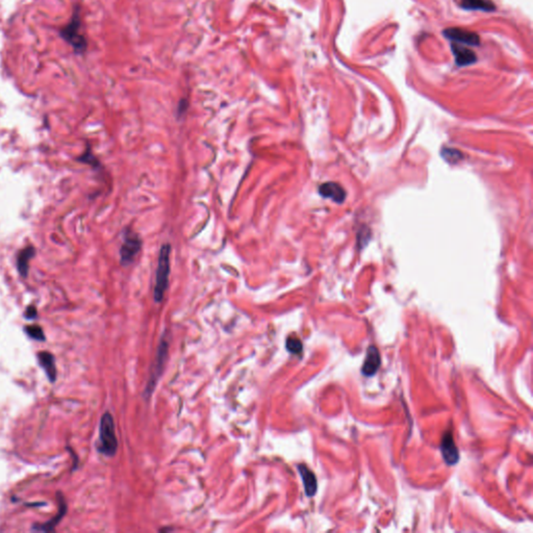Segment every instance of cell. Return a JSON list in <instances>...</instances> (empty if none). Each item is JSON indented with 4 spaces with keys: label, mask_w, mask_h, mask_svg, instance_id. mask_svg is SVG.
Segmentation results:
<instances>
[{
    "label": "cell",
    "mask_w": 533,
    "mask_h": 533,
    "mask_svg": "<svg viewBox=\"0 0 533 533\" xmlns=\"http://www.w3.org/2000/svg\"><path fill=\"white\" fill-rule=\"evenodd\" d=\"M170 252H171V246L169 245V244H164L160 250L157 275H155L154 291H153V297H154V300L157 302L163 301L166 291L168 290V286H169Z\"/></svg>",
    "instance_id": "1"
},
{
    "label": "cell",
    "mask_w": 533,
    "mask_h": 533,
    "mask_svg": "<svg viewBox=\"0 0 533 533\" xmlns=\"http://www.w3.org/2000/svg\"><path fill=\"white\" fill-rule=\"evenodd\" d=\"M118 449V439L114 419L109 412H105L100 421L99 427V446L98 450L105 456L112 457Z\"/></svg>",
    "instance_id": "2"
},
{
    "label": "cell",
    "mask_w": 533,
    "mask_h": 533,
    "mask_svg": "<svg viewBox=\"0 0 533 533\" xmlns=\"http://www.w3.org/2000/svg\"><path fill=\"white\" fill-rule=\"evenodd\" d=\"M61 36L67 43L70 44L76 52H83L85 50L86 42L84 37L80 34V19L77 10L74 12L70 23L61 31Z\"/></svg>",
    "instance_id": "3"
},
{
    "label": "cell",
    "mask_w": 533,
    "mask_h": 533,
    "mask_svg": "<svg viewBox=\"0 0 533 533\" xmlns=\"http://www.w3.org/2000/svg\"><path fill=\"white\" fill-rule=\"evenodd\" d=\"M142 242L140 236L132 230L126 229L123 234V243L120 249L121 263L124 265L130 264L140 252Z\"/></svg>",
    "instance_id": "4"
},
{
    "label": "cell",
    "mask_w": 533,
    "mask_h": 533,
    "mask_svg": "<svg viewBox=\"0 0 533 533\" xmlns=\"http://www.w3.org/2000/svg\"><path fill=\"white\" fill-rule=\"evenodd\" d=\"M168 349H169V343L166 340L163 339L161 344H160V347L158 349L157 358H155V360H154V365H153V368H152V373H151V376H150V379L148 381L147 388L145 389V393L144 394H145L146 397H149L153 393V390H154L155 386H157L161 375L163 374V370H164V367H165V364H166V361H167V358H168Z\"/></svg>",
    "instance_id": "5"
},
{
    "label": "cell",
    "mask_w": 533,
    "mask_h": 533,
    "mask_svg": "<svg viewBox=\"0 0 533 533\" xmlns=\"http://www.w3.org/2000/svg\"><path fill=\"white\" fill-rule=\"evenodd\" d=\"M440 452L443 460L448 464L453 465L458 461L459 453L451 432H446L443 434L440 443Z\"/></svg>",
    "instance_id": "6"
},
{
    "label": "cell",
    "mask_w": 533,
    "mask_h": 533,
    "mask_svg": "<svg viewBox=\"0 0 533 533\" xmlns=\"http://www.w3.org/2000/svg\"><path fill=\"white\" fill-rule=\"evenodd\" d=\"M443 35L454 42L468 44V45H472V46L479 45V42H480V38L476 33L462 29V28H457V27L446 29L445 32H443Z\"/></svg>",
    "instance_id": "7"
},
{
    "label": "cell",
    "mask_w": 533,
    "mask_h": 533,
    "mask_svg": "<svg viewBox=\"0 0 533 533\" xmlns=\"http://www.w3.org/2000/svg\"><path fill=\"white\" fill-rule=\"evenodd\" d=\"M380 364H381V360H380V354H379L378 349H377L375 346H370L367 350L366 360L363 365V369H362L363 374L368 377L373 376L377 371H378Z\"/></svg>",
    "instance_id": "8"
},
{
    "label": "cell",
    "mask_w": 533,
    "mask_h": 533,
    "mask_svg": "<svg viewBox=\"0 0 533 533\" xmlns=\"http://www.w3.org/2000/svg\"><path fill=\"white\" fill-rule=\"evenodd\" d=\"M319 193L322 197L333 200L337 203H343L346 198V191L337 183H325L320 186Z\"/></svg>",
    "instance_id": "9"
},
{
    "label": "cell",
    "mask_w": 533,
    "mask_h": 533,
    "mask_svg": "<svg viewBox=\"0 0 533 533\" xmlns=\"http://www.w3.org/2000/svg\"><path fill=\"white\" fill-rule=\"evenodd\" d=\"M298 471L302 478L303 485L305 494L307 497H313L316 495L318 484H317V478L312 470H309L305 464H299L298 465Z\"/></svg>",
    "instance_id": "10"
},
{
    "label": "cell",
    "mask_w": 533,
    "mask_h": 533,
    "mask_svg": "<svg viewBox=\"0 0 533 533\" xmlns=\"http://www.w3.org/2000/svg\"><path fill=\"white\" fill-rule=\"evenodd\" d=\"M451 48L455 55L456 64L458 66L471 65L476 62V54L466 47H463L461 45H458V44L452 43Z\"/></svg>",
    "instance_id": "11"
},
{
    "label": "cell",
    "mask_w": 533,
    "mask_h": 533,
    "mask_svg": "<svg viewBox=\"0 0 533 533\" xmlns=\"http://www.w3.org/2000/svg\"><path fill=\"white\" fill-rule=\"evenodd\" d=\"M39 363L41 367L44 369V371H45L49 380L53 382L56 378V368L53 355L49 352L39 353Z\"/></svg>",
    "instance_id": "12"
},
{
    "label": "cell",
    "mask_w": 533,
    "mask_h": 533,
    "mask_svg": "<svg viewBox=\"0 0 533 533\" xmlns=\"http://www.w3.org/2000/svg\"><path fill=\"white\" fill-rule=\"evenodd\" d=\"M34 256H35V248L33 247H26L23 250H21L18 254V258H17L18 271L23 277H26L28 274V265H29L28 261Z\"/></svg>",
    "instance_id": "13"
},
{
    "label": "cell",
    "mask_w": 533,
    "mask_h": 533,
    "mask_svg": "<svg viewBox=\"0 0 533 533\" xmlns=\"http://www.w3.org/2000/svg\"><path fill=\"white\" fill-rule=\"evenodd\" d=\"M460 6L465 10H480L485 12L495 10V5L491 0H461Z\"/></svg>",
    "instance_id": "14"
},
{
    "label": "cell",
    "mask_w": 533,
    "mask_h": 533,
    "mask_svg": "<svg viewBox=\"0 0 533 533\" xmlns=\"http://www.w3.org/2000/svg\"><path fill=\"white\" fill-rule=\"evenodd\" d=\"M285 347L288 352H291L293 354H299L302 352V349H303V345L301 341L295 337H290L286 340Z\"/></svg>",
    "instance_id": "15"
},
{
    "label": "cell",
    "mask_w": 533,
    "mask_h": 533,
    "mask_svg": "<svg viewBox=\"0 0 533 533\" xmlns=\"http://www.w3.org/2000/svg\"><path fill=\"white\" fill-rule=\"evenodd\" d=\"M441 155L447 162H450L451 164H454L456 162H459L462 159V155L458 150L455 149H447L445 148L441 151Z\"/></svg>",
    "instance_id": "16"
},
{
    "label": "cell",
    "mask_w": 533,
    "mask_h": 533,
    "mask_svg": "<svg viewBox=\"0 0 533 533\" xmlns=\"http://www.w3.org/2000/svg\"><path fill=\"white\" fill-rule=\"evenodd\" d=\"M25 331H26L27 335L32 339H34V340H37V341H44V340H45V336H44L43 329L39 325L27 326V327H25Z\"/></svg>",
    "instance_id": "17"
},
{
    "label": "cell",
    "mask_w": 533,
    "mask_h": 533,
    "mask_svg": "<svg viewBox=\"0 0 533 533\" xmlns=\"http://www.w3.org/2000/svg\"><path fill=\"white\" fill-rule=\"evenodd\" d=\"M25 316L27 319H34L37 317V308L35 306H29L27 309H26V313H25Z\"/></svg>",
    "instance_id": "18"
}]
</instances>
